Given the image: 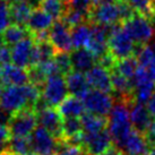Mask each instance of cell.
Returning <instances> with one entry per match:
<instances>
[{"mask_svg":"<svg viewBox=\"0 0 155 155\" xmlns=\"http://www.w3.org/2000/svg\"><path fill=\"white\" fill-rule=\"evenodd\" d=\"M84 154V150L79 146H75V145H70L65 140L60 142L59 144V148L56 155H83Z\"/></svg>","mask_w":155,"mask_h":155,"instance_id":"74e56055","label":"cell"},{"mask_svg":"<svg viewBox=\"0 0 155 155\" xmlns=\"http://www.w3.org/2000/svg\"><path fill=\"white\" fill-rule=\"evenodd\" d=\"M135 57L137 58V61L139 64V67L143 68H148L152 65V62L155 60V53L153 51L152 47L150 45H137Z\"/></svg>","mask_w":155,"mask_h":155,"instance_id":"836d02e7","label":"cell"},{"mask_svg":"<svg viewBox=\"0 0 155 155\" xmlns=\"http://www.w3.org/2000/svg\"><path fill=\"white\" fill-rule=\"evenodd\" d=\"M70 58H71V66L74 71L83 74H86L97 62L96 57L87 48L74 49L73 52L70 53Z\"/></svg>","mask_w":155,"mask_h":155,"instance_id":"ffe728a7","label":"cell"},{"mask_svg":"<svg viewBox=\"0 0 155 155\" xmlns=\"http://www.w3.org/2000/svg\"><path fill=\"white\" fill-rule=\"evenodd\" d=\"M121 25L130 35L136 45L147 44L155 34L154 21L138 13H134L128 19L121 23Z\"/></svg>","mask_w":155,"mask_h":155,"instance_id":"277c9868","label":"cell"},{"mask_svg":"<svg viewBox=\"0 0 155 155\" xmlns=\"http://www.w3.org/2000/svg\"><path fill=\"white\" fill-rule=\"evenodd\" d=\"M83 131L86 134L97 133L105 129L108 127V118L107 117L97 116L91 112H85L82 117Z\"/></svg>","mask_w":155,"mask_h":155,"instance_id":"484cf974","label":"cell"},{"mask_svg":"<svg viewBox=\"0 0 155 155\" xmlns=\"http://www.w3.org/2000/svg\"><path fill=\"white\" fill-rule=\"evenodd\" d=\"M10 24L12 18L9 13V5L4 0H0V35Z\"/></svg>","mask_w":155,"mask_h":155,"instance_id":"8d00e7d4","label":"cell"},{"mask_svg":"<svg viewBox=\"0 0 155 155\" xmlns=\"http://www.w3.org/2000/svg\"><path fill=\"white\" fill-rule=\"evenodd\" d=\"M47 14H49L54 21L61 19L68 8V4L62 0H43L41 7Z\"/></svg>","mask_w":155,"mask_h":155,"instance_id":"4dcf8cb0","label":"cell"},{"mask_svg":"<svg viewBox=\"0 0 155 155\" xmlns=\"http://www.w3.org/2000/svg\"><path fill=\"white\" fill-rule=\"evenodd\" d=\"M53 60H54V64H56L59 74L66 76L70 71H73L71 58L68 52H57Z\"/></svg>","mask_w":155,"mask_h":155,"instance_id":"d590c367","label":"cell"},{"mask_svg":"<svg viewBox=\"0 0 155 155\" xmlns=\"http://www.w3.org/2000/svg\"><path fill=\"white\" fill-rule=\"evenodd\" d=\"M108 130L112 137L114 146H119L127 135L133 130V122L130 119L129 105L124 102L114 103L108 116Z\"/></svg>","mask_w":155,"mask_h":155,"instance_id":"3957f363","label":"cell"},{"mask_svg":"<svg viewBox=\"0 0 155 155\" xmlns=\"http://www.w3.org/2000/svg\"><path fill=\"white\" fill-rule=\"evenodd\" d=\"M4 1H6L8 5H10V4H14V2H17V1H19V0H4Z\"/></svg>","mask_w":155,"mask_h":155,"instance_id":"c3c4849f","label":"cell"},{"mask_svg":"<svg viewBox=\"0 0 155 155\" xmlns=\"http://www.w3.org/2000/svg\"><path fill=\"white\" fill-rule=\"evenodd\" d=\"M62 1H65L66 4H69V1H70V0H62Z\"/></svg>","mask_w":155,"mask_h":155,"instance_id":"816d5d0a","label":"cell"},{"mask_svg":"<svg viewBox=\"0 0 155 155\" xmlns=\"http://www.w3.org/2000/svg\"><path fill=\"white\" fill-rule=\"evenodd\" d=\"M62 130H64V138H65L64 140L82 134V119L81 118H64Z\"/></svg>","mask_w":155,"mask_h":155,"instance_id":"1f68e13d","label":"cell"},{"mask_svg":"<svg viewBox=\"0 0 155 155\" xmlns=\"http://www.w3.org/2000/svg\"><path fill=\"white\" fill-rule=\"evenodd\" d=\"M134 97L135 101L146 104L155 91V82L148 74L146 68L139 67L135 73L133 79Z\"/></svg>","mask_w":155,"mask_h":155,"instance_id":"30bf717a","label":"cell"},{"mask_svg":"<svg viewBox=\"0 0 155 155\" xmlns=\"http://www.w3.org/2000/svg\"><path fill=\"white\" fill-rule=\"evenodd\" d=\"M82 100L87 112L102 117L109 116L114 105L113 96L111 94L93 88L88 91Z\"/></svg>","mask_w":155,"mask_h":155,"instance_id":"ba28073f","label":"cell"},{"mask_svg":"<svg viewBox=\"0 0 155 155\" xmlns=\"http://www.w3.org/2000/svg\"><path fill=\"white\" fill-rule=\"evenodd\" d=\"M57 109L62 118H81L86 112L83 100L74 95H68Z\"/></svg>","mask_w":155,"mask_h":155,"instance_id":"603a6c76","label":"cell"},{"mask_svg":"<svg viewBox=\"0 0 155 155\" xmlns=\"http://www.w3.org/2000/svg\"><path fill=\"white\" fill-rule=\"evenodd\" d=\"M28 36H32V34L30 30L26 27V25H18V24H13V23L1 34L5 44L8 47H14L15 44H17L18 42H21Z\"/></svg>","mask_w":155,"mask_h":155,"instance_id":"cb8c5ba5","label":"cell"},{"mask_svg":"<svg viewBox=\"0 0 155 155\" xmlns=\"http://www.w3.org/2000/svg\"><path fill=\"white\" fill-rule=\"evenodd\" d=\"M41 96V88L31 83L23 86H7L0 94V107L8 114H13L26 107L34 109Z\"/></svg>","mask_w":155,"mask_h":155,"instance_id":"6da1fadb","label":"cell"},{"mask_svg":"<svg viewBox=\"0 0 155 155\" xmlns=\"http://www.w3.org/2000/svg\"><path fill=\"white\" fill-rule=\"evenodd\" d=\"M33 7L26 0H19L17 2L9 5V13L13 24L18 25H26L33 12Z\"/></svg>","mask_w":155,"mask_h":155,"instance_id":"d4e9b609","label":"cell"},{"mask_svg":"<svg viewBox=\"0 0 155 155\" xmlns=\"http://www.w3.org/2000/svg\"><path fill=\"white\" fill-rule=\"evenodd\" d=\"M0 155H15V154L12 153L10 151H8V150H5L4 152H1V153H0Z\"/></svg>","mask_w":155,"mask_h":155,"instance_id":"7dc6e473","label":"cell"},{"mask_svg":"<svg viewBox=\"0 0 155 155\" xmlns=\"http://www.w3.org/2000/svg\"><path fill=\"white\" fill-rule=\"evenodd\" d=\"M135 13L124 0L112 4L94 5L88 13L90 24L112 26L125 22Z\"/></svg>","mask_w":155,"mask_h":155,"instance_id":"7a4b0ae2","label":"cell"},{"mask_svg":"<svg viewBox=\"0 0 155 155\" xmlns=\"http://www.w3.org/2000/svg\"><path fill=\"white\" fill-rule=\"evenodd\" d=\"M147 108H148V111L152 114V117L155 118V91L154 93L152 94L151 99L148 100V102H147Z\"/></svg>","mask_w":155,"mask_h":155,"instance_id":"7bdbcfd3","label":"cell"},{"mask_svg":"<svg viewBox=\"0 0 155 155\" xmlns=\"http://www.w3.org/2000/svg\"><path fill=\"white\" fill-rule=\"evenodd\" d=\"M86 78L91 88L112 94L111 71L102 65L97 64L90 69L86 73Z\"/></svg>","mask_w":155,"mask_h":155,"instance_id":"e0dca14e","label":"cell"},{"mask_svg":"<svg viewBox=\"0 0 155 155\" xmlns=\"http://www.w3.org/2000/svg\"><path fill=\"white\" fill-rule=\"evenodd\" d=\"M100 155H125V153L121 151L119 147L111 146L109 150H107V151L103 152L102 154H100Z\"/></svg>","mask_w":155,"mask_h":155,"instance_id":"b9f144b4","label":"cell"},{"mask_svg":"<svg viewBox=\"0 0 155 155\" xmlns=\"http://www.w3.org/2000/svg\"><path fill=\"white\" fill-rule=\"evenodd\" d=\"M8 64H12V49L5 44L0 48V67Z\"/></svg>","mask_w":155,"mask_h":155,"instance_id":"ab89813d","label":"cell"},{"mask_svg":"<svg viewBox=\"0 0 155 155\" xmlns=\"http://www.w3.org/2000/svg\"><path fill=\"white\" fill-rule=\"evenodd\" d=\"M136 49V43L121 24L112 26L111 33L109 36V52L116 60L131 57L135 54Z\"/></svg>","mask_w":155,"mask_h":155,"instance_id":"8992f818","label":"cell"},{"mask_svg":"<svg viewBox=\"0 0 155 155\" xmlns=\"http://www.w3.org/2000/svg\"><path fill=\"white\" fill-rule=\"evenodd\" d=\"M84 133V131H83ZM113 140L108 128L97 131V133H84L83 150L84 153L88 155H100L112 146Z\"/></svg>","mask_w":155,"mask_h":155,"instance_id":"7c38bea8","label":"cell"},{"mask_svg":"<svg viewBox=\"0 0 155 155\" xmlns=\"http://www.w3.org/2000/svg\"><path fill=\"white\" fill-rule=\"evenodd\" d=\"M68 93L66 78L61 74L49 76L42 87V97L50 107H58L68 96Z\"/></svg>","mask_w":155,"mask_h":155,"instance_id":"52a82bcc","label":"cell"},{"mask_svg":"<svg viewBox=\"0 0 155 155\" xmlns=\"http://www.w3.org/2000/svg\"><path fill=\"white\" fill-rule=\"evenodd\" d=\"M112 26L92 24V35L86 48L96 57V60L109 53V36Z\"/></svg>","mask_w":155,"mask_h":155,"instance_id":"8fae6325","label":"cell"},{"mask_svg":"<svg viewBox=\"0 0 155 155\" xmlns=\"http://www.w3.org/2000/svg\"><path fill=\"white\" fill-rule=\"evenodd\" d=\"M92 35V26L90 23H83L71 28V42L74 49L86 48Z\"/></svg>","mask_w":155,"mask_h":155,"instance_id":"4316f807","label":"cell"},{"mask_svg":"<svg viewBox=\"0 0 155 155\" xmlns=\"http://www.w3.org/2000/svg\"><path fill=\"white\" fill-rule=\"evenodd\" d=\"M130 111V119L133 122V126L135 129L139 130L140 133H145L147 127L153 120V117L148 111V108L145 103L134 101L133 103L129 105Z\"/></svg>","mask_w":155,"mask_h":155,"instance_id":"d6986e66","label":"cell"},{"mask_svg":"<svg viewBox=\"0 0 155 155\" xmlns=\"http://www.w3.org/2000/svg\"><path fill=\"white\" fill-rule=\"evenodd\" d=\"M27 73H28V79H30L31 84L38 86L42 91V87H43V85L47 82L48 77H49L47 75V73L44 71V69L42 68V66L41 65L33 66V67L27 69Z\"/></svg>","mask_w":155,"mask_h":155,"instance_id":"e575fe53","label":"cell"},{"mask_svg":"<svg viewBox=\"0 0 155 155\" xmlns=\"http://www.w3.org/2000/svg\"><path fill=\"white\" fill-rule=\"evenodd\" d=\"M26 1L35 9V8H40V7H41V4H42L43 0H26Z\"/></svg>","mask_w":155,"mask_h":155,"instance_id":"f6af8a7d","label":"cell"},{"mask_svg":"<svg viewBox=\"0 0 155 155\" xmlns=\"http://www.w3.org/2000/svg\"><path fill=\"white\" fill-rule=\"evenodd\" d=\"M0 81L6 86H23L30 83L27 70L14 64L0 67Z\"/></svg>","mask_w":155,"mask_h":155,"instance_id":"ac0fdd59","label":"cell"},{"mask_svg":"<svg viewBox=\"0 0 155 155\" xmlns=\"http://www.w3.org/2000/svg\"><path fill=\"white\" fill-rule=\"evenodd\" d=\"M9 118H10V114H8L7 112H5L1 109V107H0V125H7Z\"/></svg>","mask_w":155,"mask_h":155,"instance_id":"ee69618b","label":"cell"},{"mask_svg":"<svg viewBox=\"0 0 155 155\" xmlns=\"http://www.w3.org/2000/svg\"><path fill=\"white\" fill-rule=\"evenodd\" d=\"M61 19L65 23H67L71 28L79 24H83V23H90L88 22V14L77 10V9H74L69 6Z\"/></svg>","mask_w":155,"mask_h":155,"instance_id":"d6a6232c","label":"cell"},{"mask_svg":"<svg viewBox=\"0 0 155 155\" xmlns=\"http://www.w3.org/2000/svg\"><path fill=\"white\" fill-rule=\"evenodd\" d=\"M144 135L151 148H155V118H153V120L145 130Z\"/></svg>","mask_w":155,"mask_h":155,"instance_id":"60d3db41","label":"cell"},{"mask_svg":"<svg viewBox=\"0 0 155 155\" xmlns=\"http://www.w3.org/2000/svg\"><path fill=\"white\" fill-rule=\"evenodd\" d=\"M146 155H155V148H151V151L148 152Z\"/></svg>","mask_w":155,"mask_h":155,"instance_id":"681fc988","label":"cell"},{"mask_svg":"<svg viewBox=\"0 0 155 155\" xmlns=\"http://www.w3.org/2000/svg\"><path fill=\"white\" fill-rule=\"evenodd\" d=\"M83 155H88V154H86V153H84V154H83Z\"/></svg>","mask_w":155,"mask_h":155,"instance_id":"f5cc1de1","label":"cell"},{"mask_svg":"<svg viewBox=\"0 0 155 155\" xmlns=\"http://www.w3.org/2000/svg\"><path fill=\"white\" fill-rule=\"evenodd\" d=\"M38 124V113L33 108L26 107L10 114L7 127L10 137H30Z\"/></svg>","mask_w":155,"mask_h":155,"instance_id":"5b68a950","label":"cell"},{"mask_svg":"<svg viewBox=\"0 0 155 155\" xmlns=\"http://www.w3.org/2000/svg\"><path fill=\"white\" fill-rule=\"evenodd\" d=\"M93 5H94V0H70L68 6L74 9L88 14Z\"/></svg>","mask_w":155,"mask_h":155,"instance_id":"f35d334b","label":"cell"},{"mask_svg":"<svg viewBox=\"0 0 155 155\" xmlns=\"http://www.w3.org/2000/svg\"><path fill=\"white\" fill-rule=\"evenodd\" d=\"M7 150L15 155L34 154L30 137H10L7 144Z\"/></svg>","mask_w":155,"mask_h":155,"instance_id":"f546056e","label":"cell"},{"mask_svg":"<svg viewBox=\"0 0 155 155\" xmlns=\"http://www.w3.org/2000/svg\"><path fill=\"white\" fill-rule=\"evenodd\" d=\"M38 122L40 126L51 134L57 140L62 142L64 138V130H62V122L64 118L59 113L56 107H48L43 111L38 113Z\"/></svg>","mask_w":155,"mask_h":155,"instance_id":"4fadbf2b","label":"cell"},{"mask_svg":"<svg viewBox=\"0 0 155 155\" xmlns=\"http://www.w3.org/2000/svg\"><path fill=\"white\" fill-rule=\"evenodd\" d=\"M49 40L58 52H69L73 49L71 27L62 19L54 21L49 30Z\"/></svg>","mask_w":155,"mask_h":155,"instance_id":"5bb4252c","label":"cell"},{"mask_svg":"<svg viewBox=\"0 0 155 155\" xmlns=\"http://www.w3.org/2000/svg\"><path fill=\"white\" fill-rule=\"evenodd\" d=\"M54 23V19L44 12L42 8H35L31 14L30 18L27 21L26 27L30 30L31 34L35 35L38 33L49 31L52 24Z\"/></svg>","mask_w":155,"mask_h":155,"instance_id":"44dd1931","label":"cell"},{"mask_svg":"<svg viewBox=\"0 0 155 155\" xmlns=\"http://www.w3.org/2000/svg\"><path fill=\"white\" fill-rule=\"evenodd\" d=\"M117 147H119L125 155H146L151 151V146L148 145L145 135L137 129L131 130Z\"/></svg>","mask_w":155,"mask_h":155,"instance_id":"9a60e30c","label":"cell"},{"mask_svg":"<svg viewBox=\"0 0 155 155\" xmlns=\"http://www.w3.org/2000/svg\"><path fill=\"white\" fill-rule=\"evenodd\" d=\"M152 49H153V51L155 53V39H154V42H153V45H152Z\"/></svg>","mask_w":155,"mask_h":155,"instance_id":"f907efd6","label":"cell"},{"mask_svg":"<svg viewBox=\"0 0 155 155\" xmlns=\"http://www.w3.org/2000/svg\"><path fill=\"white\" fill-rule=\"evenodd\" d=\"M138 68H139V64L137 61V58L131 56L128 58L120 59V60H117L111 70H114L117 73L121 74L122 76L133 79L134 75L137 71Z\"/></svg>","mask_w":155,"mask_h":155,"instance_id":"83f0119b","label":"cell"},{"mask_svg":"<svg viewBox=\"0 0 155 155\" xmlns=\"http://www.w3.org/2000/svg\"><path fill=\"white\" fill-rule=\"evenodd\" d=\"M119 0H94V5H101V4H112V2H118ZM93 5V6H94Z\"/></svg>","mask_w":155,"mask_h":155,"instance_id":"bcb514c9","label":"cell"},{"mask_svg":"<svg viewBox=\"0 0 155 155\" xmlns=\"http://www.w3.org/2000/svg\"><path fill=\"white\" fill-rule=\"evenodd\" d=\"M35 40L32 36H28L23 41L15 44L12 49V62L15 66L21 68L28 69L32 66V57L34 50Z\"/></svg>","mask_w":155,"mask_h":155,"instance_id":"2e32d148","label":"cell"},{"mask_svg":"<svg viewBox=\"0 0 155 155\" xmlns=\"http://www.w3.org/2000/svg\"><path fill=\"white\" fill-rule=\"evenodd\" d=\"M68 92L70 95L77 96L79 99H83L84 95L90 91V84L87 82L86 74L78 73V71H70L68 75L65 76Z\"/></svg>","mask_w":155,"mask_h":155,"instance_id":"7402d4cb","label":"cell"},{"mask_svg":"<svg viewBox=\"0 0 155 155\" xmlns=\"http://www.w3.org/2000/svg\"><path fill=\"white\" fill-rule=\"evenodd\" d=\"M32 150L35 155H56L60 142L57 140L42 126L36 127L31 134Z\"/></svg>","mask_w":155,"mask_h":155,"instance_id":"9c48e42d","label":"cell"},{"mask_svg":"<svg viewBox=\"0 0 155 155\" xmlns=\"http://www.w3.org/2000/svg\"><path fill=\"white\" fill-rule=\"evenodd\" d=\"M124 1L135 13L140 14L152 21H155V0H124Z\"/></svg>","mask_w":155,"mask_h":155,"instance_id":"f1b7e54d","label":"cell"}]
</instances>
